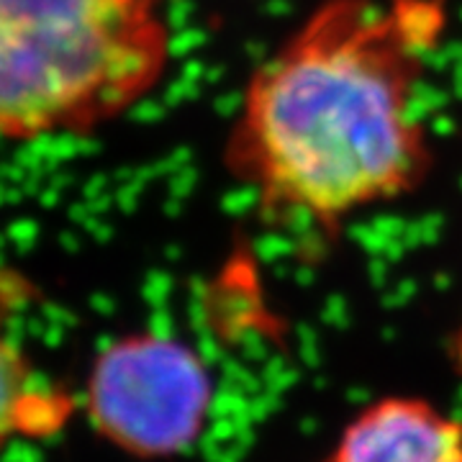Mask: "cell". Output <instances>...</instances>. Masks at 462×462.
<instances>
[{"instance_id":"6da1fadb","label":"cell","mask_w":462,"mask_h":462,"mask_svg":"<svg viewBox=\"0 0 462 462\" xmlns=\"http://www.w3.org/2000/svg\"><path fill=\"white\" fill-rule=\"evenodd\" d=\"M447 0H321L252 69L224 167L270 226L331 242L434 167L421 88Z\"/></svg>"},{"instance_id":"7a4b0ae2","label":"cell","mask_w":462,"mask_h":462,"mask_svg":"<svg viewBox=\"0 0 462 462\" xmlns=\"http://www.w3.org/2000/svg\"><path fill=\"white\" fill-rule=\"evenodd\" d=\"M165 0H0V139L88 136L162 83Z\"/></svg>"},{"instance_id":"3957f363","label":"cell","mask_w":462,"mask_h":462,"mask_svg":"<svg viewBox=\"0 0 462 462\" xmlns=\"http://www.w3.org/2000/svg\"><path fill=\"white\" fill-rule=\"evenodd\" d=\"M214 406V378L188 342L162 331H132L93 357L80 413L118 452L167 460L200 439Z\"/></svg>"},{"instance_id":"277c9868","label":"cell","mask_w":462,"mask_h":462,"mask_svg":"<svg viewBox=\"0 0 462 462\" xmlns=\"http://www.w3.org/2000/svg\"><path fill=\"white\" fill-rule=\"evenodd\" d=\"M324 462H462V421L427 398H378L349 419Z\"/></svg>"},{"instance_id":"5b68a950","label":"cell","mask_w":462,"mask_h":462,"mask_svg":"<svg viewBox=\"0 0 462 462\" xmlns=\"http://www.w3.org/2000/svg\"><path fill=\"white\" fill-rule=\"evenodd\" d=\"M16 298L0 288V449L47 442L80 413V396L29 355L14 329Z\"/></svg>"}]
</instances>
